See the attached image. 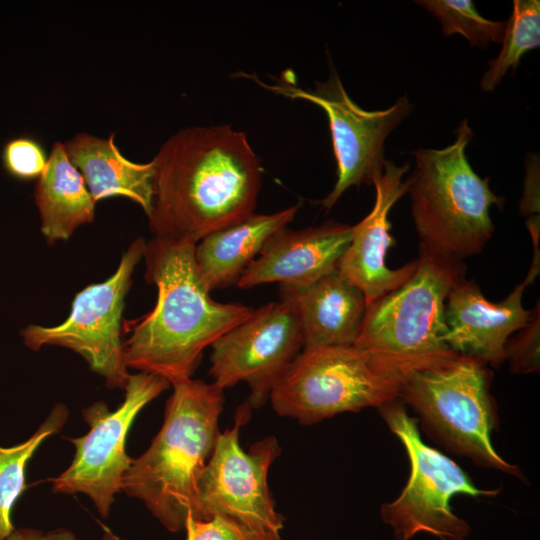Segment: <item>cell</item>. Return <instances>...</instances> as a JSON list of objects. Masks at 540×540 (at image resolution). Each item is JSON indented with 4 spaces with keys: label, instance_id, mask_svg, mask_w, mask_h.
<instances>
[{
    "label": "cell",
    "instance_id": "e0dca14e",
    "mask_svg": "<svg viewBox=\"0 0 540 540\" xmlns=\"http://www.w3.org/2000/svg\"><path fill=\"white\" fill-rule=\"evenodd\" d=\"M279 291L280 299L297 315L303 349L354 345L367 303L361 290L338 269L305 287L280 285Z\"/></svg>",
    "mask_w": 540,
    "mask_h": 540
},
{
    "label": "cell",
    "instance_id": "ac0fdd59",
    "mask_svg": "<svg viewBox=\"0 0 540 540\" xmlns=\"http://www.w3.org/2000/svg\"><path fill=\"white\" fill-rule=\"evenodd\" d=\"M299 207L295 204L271 214L253 213L201 239L195 245L194 259L206 288L211 292L237 285L267 241L287 227Z\"/></svg>",
    "mask_w": 540,
    "mask_h": 540
},
{
    "label": "cell",
    "instance_id": "8992f818",
    "mask_svg": "<svg viewBox=\"0 0 540 540\" xmlns=\"http://www.w3.org/2000/svg\"><path fill=\"white\" fill-rule=\"evenodd\" d=\"M405 379L354 345L303 349L269 398L278 415L311 425L395 401Z\"/></svg>",
    "mask_w": 540,
    "mask_h": 540
},
{
    "label": "cell",
    "instance_id": "d4e9b609",
    "mask_svg": "<svg viewBox=\"0 0 540 540\" xmlns=\"http://www.w3.org/2000/svg\"><path fill=\"white\" fill-rule=\"evenodd\" d=\"M6 171L15 178L30 180L43 173L48 157L34 139L19 137L6 143L2 154Z\"/></svg>",
    "mask_w": 540,
    "mask_h": 540
},
{
    "label": "cell",
    "instance_id": "277c9868",
    "mask_svg": "<svg viewBox=\"0 0 540 540\" xmlns=\"http://www.w3.org/2000/svg\"><path fill=\"white\" fill-rule=\"evenodd\" d=\"M417 268L403 285L366 307L354 346L403 377L459 354L445 341L446 299L465 280L461 259L420 242Z\"/></svg>",
    "mask_w": 540,
    "mask_h": 540
},
{
    "label": "cell",
    "instance_id": "4fadbf2b",
    "mask_svg": "<svg viewBox=\"0 0 540 540\" xmlns=\"http://www.w3.org/2000/svg\"><path fill=\"white\" fill-rule=\"evenodd\" d=\"M209 375L221 389L248 384L247 402L260 408L289 364L303 349L302 332L292 306L270 302L224 333L210 346Z\"/></svg>",
    "mask_w": 540,
    "mask_h": 540
},
{
    "label": "cell",
    "instance_id": "8fae6325",
    "mask_svg": "<svg viewBox=\"0 0 540 540\" xmlns=\"http://www.w3.org/2000/svg\"><path fill=\"white\" fill-rule=\"evenodd\" d=\"M165 378L146 372L130 375L124 401L114 410L95 402L82 411L89 431L69 438L75 454L70 466L50 479L55 493H83L94 503L103 518L109 516L114 495L121 490L122 479L132 458L126 453V440L138 413L170 387Z\"/></svg>",
    "mask_w": 540,
    "mask_h": 540
},
{
    "label": "cell",
    "instance_id": "7c38bea8",
    "mask_svg": "<svg viewBox=\"0 0 540 540\" xmlns=\"http://www.w3.org/2000/svg\"><path fill=\"white\" fill-rule=\"evenodd\" d=\"M260 84L289 98L314 103L325 111L337 162V181L321 201L327 210L351 186L373 185L386 161V138L412 110V104L405 95L387 109H363L347 94L335 69H331L327 81L316 83L312 90L300 89L286 82L269 86Z\"/></svg>",
    "mask_w": 540,
    "mask_h": 540
},
{
    "label": "cell",
    "instance_id": "52a82bcc",
    "mask_svg": "<svg viewBox=\"0 0 540 540\" xmlns=\"http://www.w3.org/2000/svg\"><path fill=\"white\" fill-rule=\"evenodd\" d=\"M483 362L464 355L432 368L412 372L400 396L419 415L433 437L474 463L520 476L491 442L495 406L490 372Z\"/></svg>",
    "mask_w": 540,
    "mask_h": 540
},
{
    "label": "cell",
    "instance_id": "484cf974",
    "mask_svg": "<svg viewBox=\"0 0 540 540\" xmlns=\"http://www.w3.org/2000/svg\"><path fill=\"white\" fill-rule=\"evenodd\" d=\"M184 530L186 540H257L235 522L214 516L201 521L187 517Z\"/></svg>",
    "mask_w": 540,
    "mask_h": 540
},
{
    "label": "cell",
    "instance_id": "30bf717a",
    "mask_svg": "<svg viewBox=\"0 0 540 540\" xmlns=\"http://www.w3.org/2000/svg\"><path fill=\"white\" fill-rule=\"evenodd\" d=\"M145 247L143 238L135 239L108 279L90 284L75 295L65 321L54 326L32 324L24 328L26 346L34 351L47 345L68 348L82 356L107 386L124 389L131 374L124 362L122 315L133 272Z\"/></svg>",
    "mask_w": 540,
    "mask_h": 540
},
{
    "label": "cell",
    "instance_id": "5b68a950",
    "mask_svg": "<svg viewBox=\"0 0 540 540\" xmlns=\"http://www.w3.org/2000/svg\"><path fill=\"white\" fill-rule=\"evenodd\" d=\"M473 137L467 119L456 129L454 142L441 149L411 152L415 168L408 179L412 217L421 243L463 260L480 253L492 237L490 208L505 199L471 167L466 147Z\"/></svg>",
    "mask_w": 540,
    "mask_h": 540
},
{
    "label": "cell",
    "instance_id": "603a6c76",
    "mask_svg": "<svg viewBox=\"0 0 540 540\" xmlns=\"http://www.w3.org/2000/svg\"><path fill=\"white\" fill-rule=\"evenodd\" d=\"M415 3L438 19L445 36L460 34L471 46L480 48L491 42L502 43L506 21L486 19L471 0H419Z\"/></svg>",
    "mask_w": 540,
    "mask_h": 540
},
{
    "label": "cell",
    "instance_id": "9a60e30c",
    "mask_svg": "<svg viewBox=\"0 0 540 540\" xmlns=\"http://www.w3.org/2000/svg\"><path fill=\"white\" fill-rule=\"evenodd\" d=\"M353 226L329 221L299 230L275 233L243 272L237 286L252 288L279 282L305 287L337 269L352 237Z\"/></svg>",
    "mask_w": 540,
    "mask_h": 540
},
{
    "label": "cell",
    "instance_id": "2e32d148",
    "mask_svg": "<svg viewBox=\"0 0 540 540\" xmlns=\"http://www.w3.org/2000/svg\"><path fill=\"white\" fill-rule=\"evenodd\" d=\"M526 286L523 281L504 300L493 303L474 280L458 284L445 303V341L449 347L459 355L499 367L505 361L506 341L532 317L533 309L522 304Z\"/></svg>",
    "mask_w": 540,
    "mask_h": 540
},
{
    "label": "cell",
    "instance_id": "4316f807",
    "mask_svg": "<svg viewBox=\"0 0 540 540\" xmlns=\"http://www.w3.org/2000/svg\"><path fill=\"white\" fill-rule=\"evenodd\" d=\"M519 210L528 219H539V163L538 158L529 157L526 163V177Z\"/></svg>",
    "mask_w": 540,
    "mask_h": 540
},
{
    "label": "cell",
    "instance_id": "7a4b0ae2",
    "mask_svg": "<svg viewBox=\"0 0 540 540\" xmlns=\"http://www.w3.org/2000/svg\"><path fill=\"white\" fill-rule=\"evenodd\" d=\"M195 245L158 237L146 243L145 279L157 287L156 305L125 325L130 332L123 341L126 367L171 385L191 379L204 349L254 310L211 298L197 271Z\"/></svg>",
    "mask_w": 540,
    "mask_h": 540
},
{
    "label": "cell",
    "instance_id": "cb8c5ba5",
    "mask_svg": "<svg viewBox=\"0 0 540 540\" xmlns=\"http://www.w3.org/2000/svg\"><path fill=\"white\" fill-rule=\"evenodd\" d=\"M539 302L526 325L505 343V360L516 374L539 371L540 315Z\"/></svg>",
    "mask_w": 540,
    "mask_h": 540
},
{
    "label": "cell",
    "instance_id": "6da1fadb",
    "mask_svg": "<svg viewBox=\"0 0 540 540\" xmlns=\"http://www.w3.org/2000/svg\"><path fill=\"white\" fill-rule=\"evenodd\" d=\"M154 237L197 244L254 213L262 166L244 132L194 126L169 137L152 159Z\"/></svg>",
    "mask_w": 540,
    "mask_h": 540
},
{
    "label": "cell",
    "instance_id": "ffe728a7",
    "mask_svg": "<svg viewBox=\"0 0 540 540\" xmlns=\"http://www.w3.org/2000/svg\"><path fill=\"white\" fill-rule=\"evenodd\" d=\"M41 232L49 244L67 241L82 225L93 222L96 202L64 143L56 141L34 191Z\"/></svg>",
    "mask_w": 540,
    "mask_h": 540
},
{
    "label": "cell",
    "instance_id": "3957f363",
    "mask_svg": "<svg viewBox=\"0 0 540 540\" xmlns=\"http://www.w3.org/2000/svg\"><path fill=\"white\" fill-rule=\"evenodd\" d=\"M172 386L163 425L148 449L132 458L121 490L141 500L165 528L178 532L193 513L198 476L221 433L224 390L192 378Z\"/></svg>",
    "mask_w": 540,
    "mask_h": 540
},
{
    "label": "cell",
    "instance_id": "d6986e66",
    "mask_svg": "<svg viewBox=\"0 0 540 540\" xmlns=\"http://www.w3.org/2000/svg\"><path fill=\"white\" fill-rule=\"evenodd\" d=\"M63 143L96 203L124 197L137 203L147 216L150 214L154 193L152 160L137 163L127 159L115 143V133L104 138L78 132Z\"/></svg>",
    "mask_w": 540,
    "mask_h": 540
},
{
    "label": "cell",
    "instance_id": "5bb4252c",
    "mask_svg": "<svg viewBox=\"0 0 540 540\" xmlns=\"http://www.w3.org/2000/svg\"><path fill=\"white\" fill-rule=\"evenodd\" d=\"M408 170V163L385 161L373 181V208L353 226L351 241L338 263V271L361 290L367 305L403 285L417 268L416 259L398 269L386 265L387 252L395 245L389 212L408 192L409 181H403Z\"/></svg>",
    "mask_w": 540,
    "mask_h": 540
},
{
    "label": "cell",
    "instance_id": "7402d4cb",
    "mask_svg": "<svg viewBox=\"0 0 540 540\" xmlns=\"http://www.w3.org/2000/svg\"><path fill=\"white\" fill-rule=\"evenodd\" d=\"M499 54L489 61L480 87L493 91L507 74L515 71L523 55L540 46V1L514 0Z\"/></svg>",
    "mask_w": 540,
    "mask_h": 540
},
{
    "label": "cell",
    "instance_id": "83f0119b",
    "mask_svg": "<svg viewBox=\"0 0 540 540\" xmlns=\"http://www.w3.org/2000/svg\"><path fill=\"white\" fill-rule=\"evenodd\" d=\"M6 540H78V538L66 528H56L47 532L34 528H20L15 529Z\"/></svg>",
    "mask_w": 540,
    "mask_h": 540
},
{
    "label": "cell",
    "instance_id": "ba28073f",
    "mask_svg": "<svg viewBox=\"0 0 540 540\" xmlns=\"http://www.w3.org/2000/svg\"><path fill=\"white\" fill-rule=\"evenodd\" d=\"M251 411L246 400L237 408L233 426L220 433L198 476L195 506L189 517L206 521L222 516L257 540H282L284 518L275 509L267 482L281 447L275 436H267L248 452L241 448L240 429L250 420Z\"/></svg>",
    "mask_w": 540,
    "mask_h": 540
},
{
    "label": "cell",
    "instance_id": "9c48e42d",
    "mask_svg": "<svg viewBox=\"0 0 540 540\" xmlns=\"http://www.w3.org/2000/svg\"><path fill=\"white\" fill-rule=\"evenodd\" d=\"M380 413L403 444L410 460V477L400 495L381 507L382 519L392 526L397 540H410L419 532L441 540H464L470 526L450 507L456 494L495 496L500 489H479L449 457L425 444L417 420L396 400L380 407Z\"/></svg>",
    "mask_w": 540,
    "mask_h": 540
},
{
    "label": "cell",
    "instance_id": "f1b7e54d",
    "mask_svg": "<svg viewBox=\"0 0 540 540\" xmlns=\"http://www.w3.org/2000/svg\"><path fill=\"white\" fill-rule=\"evenodd\" d=\"M102 540H123L117 535H115L113 532H111L108 529H105L104 535L102 537Z\"/></svg>",
    "mask_w": 540,
    "mask_h": 540
},
{
    "label": "cell",
    "instance_id": "44dd1931",
    "mask_svg": "<svg viewBox=\"0 0 540 540\" xmlns=\"http://www.w3.org/2000/svg\"><path fill=\"white\" fill-rule=\"evenodd\" d=\"M68 417V408L57 404L27 440L11 447L0 446V540H6L15 530L12 511L27 488L25 471L29 460L43 441L62 429Z\"/></svg>",
    "mask_w": 540,
    "mask_h": 540
}]
</instances>
